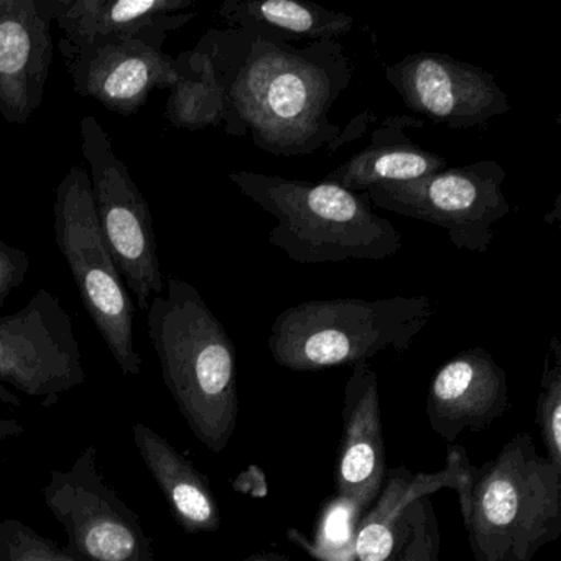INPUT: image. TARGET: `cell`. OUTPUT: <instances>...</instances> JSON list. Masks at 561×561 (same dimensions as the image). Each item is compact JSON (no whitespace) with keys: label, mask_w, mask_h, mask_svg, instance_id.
Returning <instances> with one entry per match:
<instances>
[{"label":"cell","mask_w":561,"mask_h":561,"mask_svg":"<svg viewBox=\"0 0 561 561\" xmlns=\"http://www.w3.org/2000/svg\"><path fill=\"white\" fill-rule=\"evenodd\" d=\"M226 75V134H251L257 149L284 159L333 150L343 130L330 111L353 80L337 41L295 44L262 25L218 31Z\"/></svg>","instance_id":"obj_1"},{"label":"cell","mask_w":561,"mask_h":561,"mask_svg":"<svg viewBox=\"0 0 561 561\" xmlns=\"http://www.w3.org/2000/svg\"><path fill=\"white\" fill-rule=\"evenodd\" d=\"M165 291L147 308V333L186 425L219 455L238 426L236 346L198 288L169 277Z\"/></svg>","instance_id":"obj_2"},{"label":"cell","mask_w":561,"mask_h":561,"mask_svg":"<svg viewBox=\"0 0 561 561\" xmlns=\"http://www.w3.org/2000/svg\"><path fill=\"white\" fill-rule=\"evenodd\" d=\"M458 494L474 561H531L561 535V471L530 433L508 439L491 461H459Z\"/></svg>","instance_id":"obj_3"},{"label":"cell","mask_w":561,"mask_h":561,"mask_svg":"<svg viewBox=\"0 0 561 561\" xmlns=\"http://www.w3.org/2000/svg\"><path fill=\"white\" fill-rule=\"evenodd\" d=\"M228 179L277 219L268 242L297 264L383 261L402 249V234L374 211L366 192L249 170L231 172Z\"/></svg>","instance_id":"obj_4"},{"label":"cell","mask_w":561,"mask_h":561,"mask_svg":"<svg viewBox=\"0 0 561 561\" xmlns=\"http://www.w3.org/2000/svg\"><path fill=\"white\" fill-rule=\"evenodd\" d=\"M433 317L435 304L425 295L304 301L275 318L267 347L294 373L354 366L383 351L409 350Z\"/></svg>","instance_id":"obj_5"},{"label":"cell","mask_w":561,"mask_h":561,"mask_svg":"<svg viewBox=\"0 0 561 561\" xmlns=\"http://www.w3.org/2000/svg\"><path fill=\"white\" fill-rule=\"evenodd\" d=\"M55 241L67 261L81 301L124 376L136 377V308L98 221L90 175L71 167L55 190Z\"/></svg>","instance_id":"obj_6"},{"label":"cell","mask_w":561,"mask_h":561,"mask_svg":"<svg viewBox=\"0 0 561 561\" xmlns=\"http://www.w3.org/2000/svg\"><path fill=\"white\" fill-rule=\"evenodd\" d=\"M80 133L101 232L134 304L147 311L165 291L149 202L94 117L81 121Z\"/></svg>","instance_id":"obj_7"},{"label":"cell","mask_w":561,"mask_h":561,"mask_svg":"<svg viewBox=\"0 0 561 561\" xmlns=\"http://www.w3.org/2000/svg\"><path fill=\"white\" fill-rule=\"evenodd\" d=\"M505 176L501 163L478 160L412 182L370 186L366 193L377 208L445 229L459 251L484 254L494 226L512 213L502 192Z\"/></svg>","instance_id":"obj_8"},{"label":"cell","mask_w":561,"mask_h":561,"mask_svg":"<svg viewBox=\"0 0 561 561\" xmlns=\"http://www.w3.org/2000/svg\"><path fill=\"white\" fill-rule=\"evenodd\" d=\"M45 504L64 525L67 553L81 561H153L152 540L139 515L104 482L93 445L70 469H55Z\"/></svg>","instance_id":"obj_9"},{"label":"cell","mask_w":561,"mask_h":561,"mask_svg":"<svg viewBox=\"0 0 561 561\" xmlns=\"http://www.w3.org/2000/svg\"><path fill=\"white\" fill-rule=\"evenodd\" d=\"M84 380L73 320L57 295L41 288L24 308L0 317V382L50 405Z\"/></svg>","instance_id":"obj_10"},{"label":"cell","mask_w":561,"mask_h":561,"mask_svg":"<svg viewBox=\"0 0 561 561\" xmlns=\"http://www.w3.org/2000/svg\"><path fill=\"white\" fill-rule=\"evenodd\" d=\"M465 453L449 445L445 468L436 472L389 469L379 497L360 517L356 561H438L442 537L430 495L455 489Z\"/></svg>","instance_id":"obj_11"},{"label":"cell","mask_w":561,"mask_h":561,"mask_svg":"<svg viewBox=\"0 0 561 561\" xmlns=\"http://www.w3.org/2000/svg\"><path fill=\"white\" fill-rule=\"evenodd\" d=\"M386 78L420 119L449 129H478L511 111L494 75L438 51H415L387 65Z\"/></svg>","instance_id":"obj_12"},{"label":"cell","mask_w":561,"mask_h":561,"mask_svg":"<svg viewBox=\"0 0 561 561\" xmlns=\"http://www.w3.org/2000/svg\"><path fill=\"white\" fill-rule=\"evenodd\" d=\"M160 42L147 38H60L58 50L78 96L98 101L104 110L130 117L139 113L156 90L176 83L175 58Z\"/></svg>","instance_id":"obj_13"},{"label":"cell","mask_w":561,"mask_h":561,"mask_svg":"<svg viewBox=\"0 0 561 561\" xmlns=\"http://www.w3.org/2000/svg\"><path fill=\"white\" fill-rule=\"evenodd\" d=\"M55 0H0V117L24 126L41 110L54 58Z\"/></svg>","instance_id":"obj_14"},{"label":"cell","mask_w":561,"mask_h":561,"mask_svg":"<svg viewBox=\"0 0 561 561\" xmlns=\"http://www.w3.org/2000/svg\"><path fill=\"white\" fill-rule=\"evenodd\" d=\"M511 407L505 370L484 347H471L446 360L428 387L430 428L455 445L462 432H482Z\"/></svg>","instance_id":"obj_15"},{"label":"cell","mask_w":561,"mask_h":561,"mask_svg":"<svg viewBox=\"0 0 561 561\" xmlns=\"http://www.w3.org/2000/svg\"><path fill=\"white\" fill-rule=\"evenodd\" d=\"M379 380L367 363L353 366L344 386L343 432L334 461V491L369 508L387 478Z\"/></svg>","instance_id":"obj_16"},{"label":"cell","mask_w":561,"mask_h":561,"mask_svg":"<svg viewBox=\"0 0 561 561\" xmlns=\"http://www.w3.org/2000/svg\"><path fill=\"white\" fill-rule=\"evenodd\" d=\"M198 0H55V25L61 38H147L165 44L172 32L196 18Z\"/></svg>","instance_id":"obj_17"},{"label":"cell","mask_w":561,"mask_h":561,"mask_svg":"<svg viewBox=\"0 0 561 561\" xmlns=\"http://www.w3.org/2000/svg\"><path fill=\"white\" fill-rule=\"evenodd\" d=\"M420 117H386L374 130L366 149L331 170L324 182L336 183L354 193L383 183L412 182L448 169V160L423 149L410 139L407 129L423 127Z\"/></svg>","instance_id":"obj_18"},{"label":"cell","mask_w":561,"mask_h":561,"mask_svg":"<svg viewBox=\"0 0 561 561\" xmlns=\"http://www.w3.org/2000/svg\"><path fill=\"white\" fill-rule=\"evenodd\" d=\"M134 443L169 504L176 524L188 534H215L221 512L209 479L175 446L144 423L133 428Z\"/></svg>","instance_id":"obj_19"},{"label":"cell","mask_w":561,"mask_h":561,"mask_svg":"<svg viewBox=\"0 0 561 561\" xmlns=\"http://www.w3.org/2000/svg\"><path fill=\"white\" fill-rule=\"evenodd\" d=\"M175 65L179 78L167 100V121L190 133L225 123L226 75L218 31L206 32L193 50L175 58Z\"/></svg>","instance_id":"obj_20"},{"label":"cell","mask_w":561,"mask_h":561,"mask_svg":"<svg viewBox=\"0 0 561 561\" xmlns=\"http://www.w3.org/2000/svg\"><path fill=\"white\" fill-rule=\"evenodd\" d=\"M218 15L229 28L262 25L295 41H337L354 28L351 15L298 0H228L219 8Z\"/></svg>","instance_id":"obj_21"},{"label":"cell","mask_w":561,"mask_h":561,"mask_svg":"<svg viewBox=\"0 0 561 561\" xmlns=\"http://www.w3.org/2000/svg\"><path fill=\"white\" fill-rule=\"evenodd\" d=\"M366 508L334 495L321 505L313 537L290 528L287 537L317 561H356V537Z\"/></svg>","instance_id":"obj_22"},{"label":"cell","mask_w":561,"mask_h":561,"mask_svg":"<svg viewBox=\"0 0 561 561\" xmlns=\"http://www.w3.org/2000/svg\"><path fill=\"white\" fill-rule=\"evenodd\" d=\"M535 422L547 449L545 458L561 471V343L557 336L551 337L545 356Z\"/></svg>","instance_id":"obj_23"},{"label":"cell","mask_w":561,"mask_h":561,"mask_svg":"<svg viewBox=\"0 0 561 561\" xmlns=\"http://www.w3.org/2000/svg\"><path fill=\"white\" fill-rule=\"evenodd\" d=\"M0 561H81L18 518L0 520Z\"/></svg>","instance_id":"obj_24"},{"label":"cell","mask_w":561,"mask_h":561,"mask_svg":"<svg viewBox=\"0 0 561 561\" xmlns=\"http://www.w3.org/2000/svg\"><path fill=\"white\" fill-rule=\"evenodd\" d=\"M31 271V257L22 249L0 239V317L12 291L18 290Z\"/></svg>","instance_id":"obj_25"},{"label":"cell","mask_w":561,"mask_h":561,"mask_svg":"<svg viewBox=\"0 0 561 561\" xmlns=\"http://www.w3.org/2000/svg\"><path fill=\"white\" fill-rule=\"evenodd\" d=\"M242 561H291L285 554L275 553V551H259V553L251 554Z\"/></svg>","instance_id":"obj_26"},{"label":"cell","mask_w":561,"mask_h":561,"mask_svg":"<svg viewBox=\"0 0 561 561\" xmlns=\"http://www.w3.org/2000/svg\"><path fill=\"white\" fill-rule=\"evenodd\" d=\"M560 198L561 196H558L557 202H554L553 213L550 216H545V221L548 225H558L560 222Z\"/></svg>","instance_id":"obj_27"}]
</instances>
